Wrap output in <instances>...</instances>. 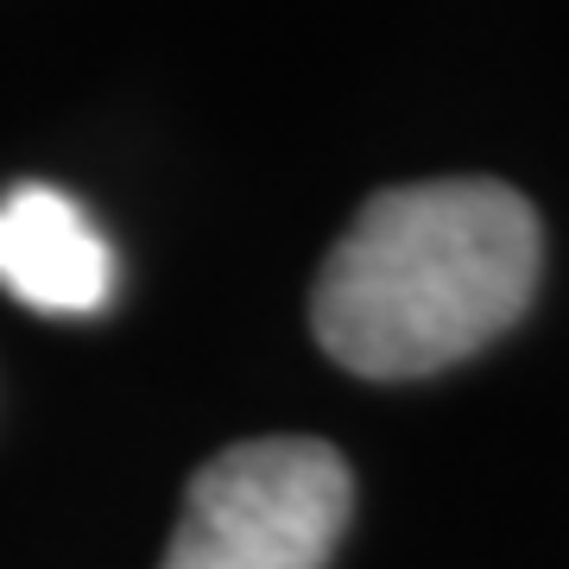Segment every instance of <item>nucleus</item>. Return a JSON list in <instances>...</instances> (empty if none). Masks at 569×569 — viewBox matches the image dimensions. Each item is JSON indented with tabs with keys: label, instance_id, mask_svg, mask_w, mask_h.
Here are the masks:
<instances>
[{
	"label": "nucleus",
	"instance_id": "obj_1",
	"mask_svg": "<svg viewBox=\"0 0 569 569\" xmlns=\"http://www.w3.org/2000/svg\"><path fill=\"white\" fill-rule=\"evenodd\" d=\"M538 266L545 228L512 183H399L367 197L329 247L310 329L361 380H425L526 317Z\"/></svg>",
	"mask_w": 569,
	"mask_h": 569
},
{
	"label": "nucleus",
	"instance_id": "obj_2",
	"mask_svg": "<svg viewBox=\"0 0 569 569\" xmlns=\"http://www.w3.org/2000/svg\"><path fill=\"white\" fill-rule=\"evenodd\" d=\"M355 512V475L317 437H260L209 456L183 488L164 569H323Z\"/></svg>",
	"mask_w": 569,
	"mask_h": 569
},
{
	"label": "nucleus",
	"instance_id": "obj_3",
	"mask_svg": "<svg viewBox=\"0 0 569 569\" xmlns=\"http://www.w3.org/2000/svg\"><path fill=\"white\" fill-rule=\"evenodd\" d=\"M0 284L32 310L82 317L114 291V253L63 190L20 183L0 197Z\"/></svg>",
	"mask_w": 569,
	"mask_h": 569
}]
</instances>
